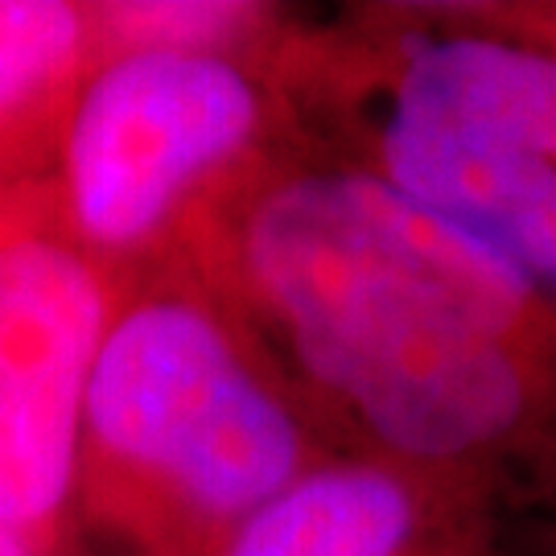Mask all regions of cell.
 I'll return each mask as SVG.
<instances>
[{
	"label": "cell",
	"instance_id": "obj_6",
	"mask_svg": "<svg viewBox=\"0 0 556 556\" xmlns=\"http://www.w3.org/2000/svg\"><path fill=\"white\" fill-rule=\"evenodd\" d=\"M503 523L466 482L334 454L260 507L219 556H503Z\"/></svg>",
	"mask_w": 556,
	"mask_h": 556
},
{
	"label": "cell",
	"instance_id": "obj_10",
	"mask_svg": "<svg viewBox=\"0 0 556 556\" xmlns=\"http://www.w3.org/2000/svg\"><path fill=\"white\" fill-rule=\"evenodd\" d=\"M503 556H556V486L503 523Z\"/></svg>",
	"mask_w": 556,
	"mask_h": 556
},
{
	"label": "cell",
	"instance_id": "obj_2",
	"mask_svg": "<svg viewBox=\"0 0 556 556\" xmlns=\"http://www.w3.org/2000/svg\"><path fill=\"white\" fill-rule=\"evenodd\" d=\"M273 83L298 144L379 181L556 305V50L457 0L293 13Z\"/></svg>",
	"mask_w": 556,
	"mask_h": 556
},
{
	"label": "cell",
	"instance_id": "obj_9",
	"mask_svg": "<svg viewBox=\"0 0 556 556\" xmlns=\"http://www.w3.org/2000/svg\"><path fill=\"white\" fill-rule=\"evenodd\" d=\"M475 21L556 50V0H457Z\"/></svg>",
	"mask_w": 556,
	"mask_h": 556
},
{
	"label": "cell",
	"instance_id": "obj_5",
	"mask_svg": "<svg viewBox=\"0 0 556 556\" xmlns=\"http://www.w3.org/2000/svg\"><path fill=\"white\" fill-rule=\"evenodd\" d=\"M119 285L59 227L50 190L0 199V519L41 556L75 528L83 396Z\"/></svg>",
	"mask_w": 556,
	"mask_h": 556
},
{
	"label": "cell",
	"instance_id": "obj_11",
	"mask_svg": "<svg viewBox=\"0 0 556 556\" xmlns=\"http://www.w3.org/2000/svg\"><path fill=\"white\" fill-rule=\"evenodd\" d=\"M0 556H41V553L21 536L17 528H9V523L0 519Z\"/></svg>",
	"mask_w": 556,
	"mask_h": 556
},
{
	"label": "cell",
	"instance_id": "obj_8",
	"mask_svg": "<svg viewBox=\"0 0 556 556\" xmlns=\"http://www.w3.org/2000/svg\"><path fill=\"white\" fill-rule=\"evenodd\" d=\"M298 9L268 0H100L87 4L91 54L199 50L273 59ZM91 59V62H96Z\"/></svg>",
	"mask_w": 556,
	"mask_h": 556
},
{
	"label": "cell",
	"instance_id": "obj_3",
	"mask_svg": "<svg viewBox=\"0 0 556 556\" xmlns=\"http://www.w3.org/2000/svg\"><path fill=\"white\" fill-rule=\"evenodd\" d=\"M334 454L346 450L186 268L119 285L83 396L75 523L128 556H219Z\"/></svg>",
	"mask_w": 556,
	"mask_h": 556
},
{
	"label": "cell",
	"instance_id": "obj_1",
	"mask_svg": "<svg viewBox=\"0 0 556 556\" xmlns=\"http://www.w3.org/2000/svg\"><path fill=\"white\" fill-rule=\"evenodd\" d=\"M169 264L346 454L466 482L503 519L556 486V305L379 181L289 140Z\"/></svg>",
	"mask_w": 556,
	"mask_h": 556
},
{
	"label": "cell",
	"instance_id": "obj_7",
	"mask_svg": "<svg viewBox=\"0 0 556 556\" xmlns=\"http://www.w3.org/2000/svg\"><path fill=\"white\" fill-rule=\"evenodd\" d=\"M91 59L87 4L0 0V199L50 190L62 119Z\"/></svg>",
	"mask_w": 556,
	"mask_h": 556
},
{
	"label": "cell",
	"instance_id": "obj_4",
	"mask_svg": "<svg viewBox=\"0 0 556 556\" xmlns=\"http://www.w3.org/2000/svg\"><path fill=\"white\" fill-rule=\"evenodd\" d=\"M293 140L273 59L124 50L87 66L50 206L116 280L169 264L190 227Z\"/></svg>",
	"mask_w": 556,
	"mask_h": 556
}]
</instances>
